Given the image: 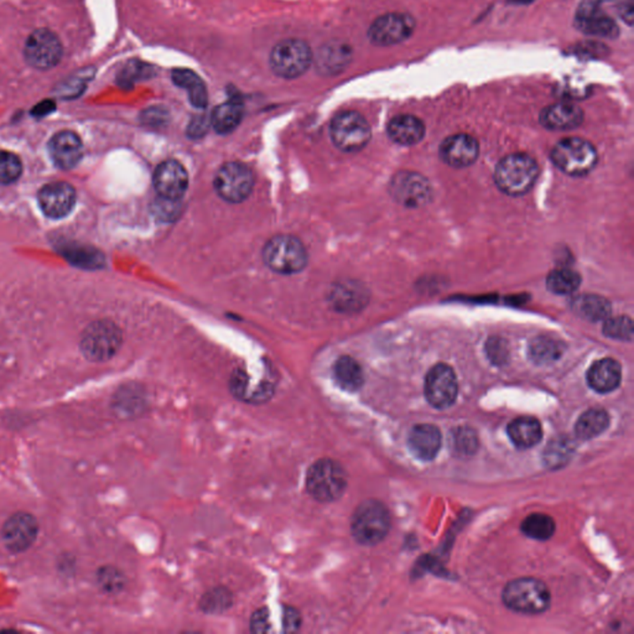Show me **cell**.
<instances>
[{"instance_id": "6da1fadb", "label": "cell", "mask_w": 634, "mask_h": 634, "mask_svg": "<svg viewBox=\"0 0 634 634\" xmlns=\"http://www.w3.org/2000/svg\"><path fill=\"white\" fill-rule=\"evenodd\" d=\"M306 491L319 503L336 502L348 487L346 468L334 459L322 458L310 466L306 472Z\"/></svg>"}, {"instance_id": "7a4b0ae2", "label": "cell", "mask_w": 634, "mask_h": 634, "mask_svg": "<svg viewBox=\"0 0 634 634\" xmlns=\"http://www.w3.org/2000/svg\"><path fill=\"white\" fill-rule=\"evenodd\" d=\"M390 530V511L377 499L360 503L351 518V534L363 546H375L383 542Z\"/></svg>"}, {"instance_id": "3957f363", "label": "cell", "mask_w": 634, "mask_h": 634, "mask_svg": "<svg viewBox=\"0 0 634 634\" xmlns=\"http://www.w3.org/2000/svg\"><path fill=\"white\" fill-rule=\"evenodd\" d=\"M539 167L527 154H511L503 158L494 171V182L506 195L527 194L536 183Z\"/></svg>"}, {"instance_id": "277c9868", "label": "cell", "mask_w": 634, "mask_h": 634, "mask_svg": "<svg viewBox=\"0 0 634 634\" xmlns=\"http://www.w3.org/2000/svg\"><path fill=\"white\" fill-rule=\"evenodd\" d=\"M503 602L506 607L519 614L537 615L548 610L552 596L543 581L522 577L511 581L505 587Z\"/></svg>"}, {"instance_id": "5b68a950", "label": "cell", "mask_w": 634, "mask_h": 634, "mask_svg": "<svg viewBox=\"0 0 634 634\" xmlns=\"http://www.w3.org/2000/svg\"><path fill=\"white\" fill-rule=\"evenodd\" d=\"M313 61L312 49L299 39H288L276 43L270 54V67L276 76L294 80L303 76Z\"/></svg>"}, {"instance_id": "8992f818", "label": "cell", "mask_w": 634, "mask_h": 634, "mask_svg": "<svg viewBox=\"0 0 634 634\" xmlns=\"http://www.w3.org/2000/svg\"><path fill=\"white\" fill-rule=\"evenodd\" d=\"M598 151L581 138L562 139L552 151L553 163L568 175L584 176L598 164Z\"/></svg>"}, {"instance_id": "52a82bcc", "label": "cell", "mask_w": 634, "mask_h": 634, "mask_svg": "<svg viewBox=\"0 0 634 634\" xmlns=\"http://www.w3.org/2000/svg\"><path fill=\"white\" fill-rule=\"evenodd\" d=\"M264 262L270 269L281 274H295L305 268V247L293 236H276L270 239L263 250Z\"/></svg>"}, {"instance_id": "ba28073f", "label": "cell", "mask_w": 634, "mask_h": 634, "mask_svg": "<svg viewBox=\"0 0 634 634\" xmlns=\"http://www.w3.org/2000/svg\"><path fill=\"white\" fill-rule=\"evenodd\" d=\"M371 127L359 112H342L331 123V138L336 147L346 153L362 151L371 139Z\"/></svg>"}, {"instance_id": "9c48e42d", "label": "cell", "mask_w": 634, "mask_h": 634, "mask_svg": "<svg viewBox=\"0 0 634 634\" xmlns=\"http://www.w3.org/2000/svg\"><path fill=\"white\" fill-rule=\"evenodd\" d=\"M64 46L58 34L50 29H37L27 37L24 46L27 64L40 71L51 70L60 64Z\"/></svg>"}, {"instance_id": "30bf717a", "label": "cell", "mask_w": 634, "mask_h": 634, "mask_svg": "<svg viewBox=\"0 0 634 634\" xmlns=\"http://www.w3.org/2000/svg\"><path fill=\"white\" fill-rule=\"evenodd\" d=\"M122 344V334L112 322H96L89 326L81 342L86 359L104 362L112 359Z\"/></svg>"}, {"instance_id": "8fae6325", "label": "cell", "mask_w": 634, "mask_h": 634, "mask_svg": "<svg viewBox=\"0 0 634 634\" xmlns=\"http://www.w3.org/2000/svg\"><path fill=\"white\" fill-rule=\"evenodd\" d=\"M254 175L250 167L242 163H228L220 167L214 177V189L223 200L238 204L251 195Z\"/></svg>"}, {"instance_id": "7c38bea8", "label": "cell", "mask_w": 634, "mask_h": 634, "mask_svg": "<svg viewBox=\"0 0 634 634\" xmlns=\"http://www.w3.org/2000/svg\"><path fill=\"white\" fill-rule=\"evenodd\" d=\"M424 393L434 408H450L459 394L458 378L452 367L444 363L434 366L425 378Z\"/></svg>"}, {"instance_id": "4fadbf2b", "label": "cell", "mask_w": 634, "mask_h": 634, "mask_svg": "<svg viewBox=\"0 0 634 634\" xmlns=\"http://www.w3.org/2000/svg\"><path fill=\"white\" fill-rule=\"evenodd\" d=\"M415 29L414 19L406 12L382 15L369 27L368 37L377 46L396 45L408 39Z\"/></svg>"}, {"instance_id": "5bb4252c", "label": "cell", "mask_w": 634, "mask_h": 634, "mask_svg": "<svg viewBox=\"0 0 634 634\" xmlns=\"http://www.w3.org/2000/svg\"><path fill=\"white\" fill-rule=\"evenodd\" d=\"M39 523L33 514L18 512L8 518L2 528V540L12 554L27 552L35 543Z\"/></svg>"}, {"instance_id": "9a60e30c", "label": "cell", "mask_w": 634, "mask_h": 634, "mask_svg": "<svg viewBox=\"0 0 634 634\" xmlns=\"http://www.w3.org/2000/svg\"><path fill=\"white\" fill-rule=\"evenodd\" d=\"M606 0H584L575 17V24L587 35L599 37H616L618 27L616 21L602 12Z\"/></svg>"}, {"instance_id": "2e32d148", "label": "cell", "mask_w": 634, "mask_h": 634, "mask_svg": "<svg viewBox=\"0 0 634 634\" xmlns=\"http://www.w3.org/2000/svg\"><path fill=\"white\" fill-rule=\"evenodd\" d=\"M154 186L160 197L180 201L188 189V173L177 161H164L155 170Z\"/></svg>"}, {"instance_id": "e0dca14e", "label": "cell", "mask_w": 634, "mask_h": 634, "mask_svg": "<svg viewBox=\"0 0 634 634\" xmlns=\"http://www.w3.org/2000/svg\"><path fill=\"white\" fill-rule=\"evenodd\" d=\"M39 202L46 216L62 219L73 211L76 204V192L66 182L49 183L40 191Z\"/></svg>"}, {"instance_id": "ac0fdd59", "label": "cell", "mask_w": 634, "mask_h": 634, "mask_svg": "<svg viewBox=\"0 0 634 634\" xmlns=\"http://www.w3.org/2000/svg\"><path fill=\"white\" fill-rule=\"evenodd\" d=\"M391 194L406 206L418 207L427 204L431 195L427 180L415 173H400L391 182Z\"/></svg>"}, {"instance_id": "d6986e66", "label": "cell", "mask_w": 634, "mask_h": 634, "mask_svg": "<svg viewBox=\"0 0 634 634\" xmlns=\"http://www.w3.org/2000/svg\"><path fill=\"white\" fill-rule=\"evenodd\" d=\"M478 153H480V147L477 141L468 135L449 136L440 148L443 160L453 167L470 166L478 158Z\"/></svg>"}, {"instance_id": "ffe728a7", "label": "cell", "mask_w": 634, "mask_h": 634, "mask_svg": "<svg viewBox=\"0 0 634 634\" xmlns=\"http://www.w3.org/2000/svg\"><path fill=\"white\" fill-rule=\"evenodd\" d=\"M49 149L54 163L65 170L76 166L83 154L80 136L70 130H64L52 136Z\"/></svg>"}, {"instance_id": "44dd1931", "label": "cell", "mask_w": 634, "mask_h": 634, "mask_svg": "<svg viewBox=\"0 0 634 634\" xmlns=\"http://www.w3.org/2000/svg\"><path fill=\"white\" fill-rule=\"evenodd\" d=\"M408 444L416 458L431 461L437 458L443 444L440 429L431 424L416 425L410 431Z\"/></svg>"}, {"instance_id": "7402d4cb", "label": "cell", "mask_w": 634, "mask_h": 634, "mask_svg": "<svg viewBox=\"0 0 634 634\" xmlns=\"http://www.w3.org/2000/svg\"><path fill=\"white\" fill-rule=\"evenodd\" d=\"M622 381V368L617 360H599L587 372V383L598 393H611L617 390Z\"/></svg>"}, {"instance_id": "603a6c76", "label": "cell", "mask_w": 634, "mask_h": 634, "mask_svg": "<svg viewBox=\"0 0 634 634\" xmlns=\"http://www.w3.org/2000/svg\"><path fill=\"white\" fill-rule=\"evenodd\" d=\"M584 120V112L577 105L555 104L544 108L540 123L550 130H570L577 128Z\"/></svg>"}, {"instance_id": "cb8c5ba5", "label": "cell", "mask_w": 634, "mask_h": 634, "mask_svg": "<svg viewBox=\"0 0 634 634\" xmlns=\"http://www.w3.org/2000/svg\"><path fill=\"white\" fill-rule=\"evenodd\" d=\"M506 433L515 447L522 450L530 449L543 439L542 424L531 416H521L509 422Z\"/></svg>"}, {"instance_id": "d4e9b609", "label": "cell", "mask_w": 634, "mask_h": 634, "mask_svg": "<svg viewBox=\"0 0 634 634\" xmlns=\"http://www.w3.org/2000/svg\"><path fill=\"white\" fill-rule=\"evenodd\" d=\"M388 135L397 144H418L424 138L425 126L419 118L403 114L394 117L388 124Z\"/></svg>"}, {"instance_id": "484cf974", "label": "cell", "mask_w": 634, "mask_h": 634, "mask_svg": "<svg viewBox=\"0 0 634 634\" xmlns=\"http://www.w3.org/2000/svg\"><path fill=\"white\" fill-rule=\"evenodd\" d=\"M351 49L344 43H329L317 51L315 62L317 70L322 74L341 73L351 61Z\"/></svg>"}, {"instance_id": "4316f807", "label": "cell", "mask_w": 634, "mask_h": 634, "mask_svg": "<svg viewBox=\"0 0 634 634\" xmlns=\"http://www.w3.org/2000/svg\"><path fill=\"white\" fill-rule=\"evenodd\" d=\"M336 383L346 391L360 390L365 384V373L356 360L350 356H342L334 366Z\"/></svg>"}, {"instance_id": "83f0119b", "label": "cell", "mask_w": 634, "mask_h": 634, "mask_svg": "<svg viewBox=\"0 0 634 634\" xmlns=\"http://www.w3.org/2000/svg\"><path fill=\"white\" fill-rule=\"evenodd\" d=\"M173 82L189 93V102L196 108L204 110L208 104L207 89L200 77L191 70L177 68L173 71Z\"/></svg>"}, {"instance_id": "f1b7e54d", "label": "cell", "mask_w": 634, "mask_h": 634, "mask_svg": "<svg viewBox=\"0 0 634 634\" xmlns=\"http://www.w3.org/2000/svg\"><path fill=\"white\" fill-rule=\"evenodd\" d=\"M242 118H244V105L241 102L231 99L214 108L211 124L220 135H228L241 124Z\"/></svg>"}, {"instance_id": "f546056e", "label": "cell", "mask_w": 634, "mask_h": 634, "mask_svg": "<svg viewBox=\"0 0 634 634\" xmlns=\"http://www.w3.org/2000/svg\"><path fill=\"white\" fill-rule=\"evenodd\" d=\"M610 425V416L604 409L586 410L575 425V434L581 440H591L604 433Z\"/></svg>"}, {"instance_id": "4dcf8cb0", "label": "cell", "mask_w": 634, "mask_h": 634, "mask_svg": "<svg viewBox=\"0 0 634 634\" xmlns=\"http://www.w3.org/2000/svg\"><path fill=\"white\" fill-rule=\"evenodd\" d=\"M575 313L590 321H601L607 319L611 313V306L607 300L596 295H584L574 300Z\"/></svg>"}, {"instance_id": "1f68e13d", "label": "cell", "mask_w": 634, "mask_h": 634, "mask_svg": "<svg viewBox=\"0 0 634 634\" xmlns=\"http://www.w3.org/2000/svg\"><path fill=\"white\" fill-rule=\"evenodd\" d=\"M235 596L227 587H213L200 599V610L206 615H220L232 607Z\"/></svg>"}, {"instance_id": "d6a6232c", "label": "cell", "mask_w": 634, "mask_h": 634, "mask_svg": "<svg viewBox=\"0 0 634 634\" xmlns=\"http://www.w3.org/2000/svg\"><path fill=\"white\" fill-rule=\"evenodd\" d=\"M554 519L548 514L536 513L524 519L522 531L525 536L536 540H548L555 533Z\"/></svg>"}, {"instance_id": "836d02e7", "label": "cell", "mask_w": 634, "mask_h": 634, "mask_svg": "<svg viewBox=\"0 0 634 634\" xmlns=\"http://www.w3.org/2000/svg\"><path fill=\"white\" fill-rule=\"evenodd\" d=\"M546 285L552 293L573 294L581 285V276L571 269H556L550 273Z\"/></svg>"}, {"instance_id": "e575fe53", "label": "cell", "mask_w": 634, "mask_h": 634, "mask_svg": "<svg viewBox=\"0 0 634 634\" xmlns=\"http://www.w3.org/2000/svg\"><path fill=\"white\" fill-rule=\"evenodd\" d=\"M564 352V346L550 337H539L531 342L530 353L534 362L545 365L558 360Z\"/></svg>"}, {"instance_id": "d590c367", "label": "cell", "mask_w": 634, "mask_h": 634, "mask_svg": "<svg viewBox=\"0 0 634 634\" xmlns=\"http://www.w3.org/2000/svg\"><path fill=\"white\" fill-rule=\"evenodd\" d=\"M573 455V445L568 439L554 440L550 444L548 450L544 452V460L550 468H559L561 465L567 464L568 460Z\"/></svg>"}, {"instance_id": "8d00e7d4", "label": "cell", "mask_w": 634, "mask_h": 634, "mask_svg": "<svg viewBox=\"0 0 634 634\" xmlns=\"http://www.w3.org/2000/svg\"><path fill=\"white\" fill-rule=\"evenodd\" d=\"M23 171L20 158L9 151H0V183H12L17 182Z\"/></svg>"}, {"instance_id": "74e56055", "label": "cell", "mask_w": 634, "mask_h": 634, "mask_svg": "<svg viewBox=\"0 0 634 634\" xmlns=\"http://www.w3.org/2000/svg\"><path fill=\"white\" fill-rule=\"evenodd\" d=\"M477 435L470 428H460L452 437V447L458 455L471 456L477 450Z\"/></svg>"}, {"instance_id": "f35d334b", "label": "cell", "mask_w": 634, "mask_h": 634, "mask_svg": "<svg viewBox=\"0 0 634 634\" xmlns=\"http://www.w3.org/2000/svg\"><path fill=\"white\" fill-rule=\"evenodd\" d=\"M604 332L608 337L616 338V340L632 341V321L626 316L614 317L605 322Z\"/></svg>"}, {"instance_id": "ab89813d", "label": "cell", "mask_w": 634, "mask_h": 634, "mask_svg": "<svg viewBox=\"0 0 634 634\" xmlns=\"http://www.w3.org/2000/svg\"><path fill=\"white\" fill-rule=\"evenodd\" d=\"M151 68H149L147 65L142 64V62L132 61L128 62L122 68L120 73H118V83L123 87H130L136 81L143 79V77H148L151 74Z\"/></svg>"}, {"instance_id": "60d3db41", "label": "cell", "mask_w": 634, "mask_h": 634, "mask_svg": "<svg viewBox=\"0 0 634 634\" xmlns=\"http://www.w3.org/2000/svg\"><path fill=\"white\" fill-rule=\"evenodd\" d=\"M301 626H303V616L300 611L294 606H282V632H299Z\"/></svg>"}, {"instance_id": "b9f144b4", "label": "cell", "mask_w": 634, "mask_h": 634, "mask_svg": "<svg viewBox=\"0 0 634 634\" xmlns=\"http://www.w3.org/2000/svg\"><path fill=\"white\" fill-rule=\"evenodd\" d=\"M99 581H101V585L104 586L108 592H117L123 589L124 577L117 568H102L101 574H99Z\"/></svg>"}, {"instance_id": "7bdbcfd3", "label": "cell", "mask_w": 634, "mask_h": 634, "mask_svg": "<svg viewBox=\"0 0 634 634\" xmlns=\"http://www.w3.org/2000/svg\"><path fill=\"white\" fill-rule=\"evenodd\" d=\"M251 632L268 633L270 632V612L268 607H260L251 614Z\"/></svg>"}, {"instance_id": "ee69618b", "label": "cell", "mask_w": 634, "mask_h": 634, "mask_svg": "<svg viewBox=\"0 0 634 634\" xmlns=\"http://www.w3.org/2000/svg\"><path fill=\"white\" fill-rule=\"evenodd\" d=\"M87 80H89V76L83 77V73H79V76L73 77L61 85L58 96L66 98L77 97L85 89Z\"/></svg>"}, {"instance_id": "f6af8a7d", "label": "cell", "mask_w": 634, "mask_h": 634, "mask_svg": "<svg viewBox=\"0 0 634 634\" xmlns=\"http://www.w3.org/2000/svg\"><path fill=\"white\" fill-rule=\"evenodd\" d=\"M180 213L179 200H169V198L160 197L155 204V214L161 220L175 219Z\"/></svg>"}, {"instance_id": "bcb514c9", "label": "cell", "mask_w": 634, "mask_h": 634, "mask_svg": "<svg viewBox=\"0 0 634 634\" xmlns=\"http://www.w3.org/2000/svg\"><path fill=\"white\" fill-rule=\"evenodd\" d=\"M335 305L340 307V309H351L354 305H359L360 294L352 290L351 288L341 287L338 290L335 291Z\"/></svg>"}, {"instance_id": "7dc6e473", "label": "cell", "mask_w": 634, "mask_h": 634, "mask_svg": "<svg viewBox=\"0 0 634 634\" xmlns=\"http://www.w3.org/2000/svg\"><path fill=\"white\" fill-rule=\"evenodd\" d=\"M207 127L208 123L206 118H195L191 124H189V135H191L192 138H200V136L205 135V133L207 132Z\"/></svg>"}, {"instance_id": "c3c4849f", "label": "cell", "mask_w": 634, "mask_h": 634, "mask_svg": "<svg viewBox=\"0 0 634 634\" xmlns=\"http://www.w3.org/2000/svg\"><path fill=\"white\" fill-rule=\"evenodd\" d=\"M164 114L158 110L148 111L144 114V122L151 124V126H158V123H163Z\"/></svg>"}, {"instance_id": "681fc988", "label": "cell", "mask_w": 634, "mask_h": 634, "mask_svg": "<svg viewBox=\"0 0 634 634\" xmlns=\"http://www.w3.org/2000/svg\"><path fill=\"white\" fill-rule=\"evenodd\" d=\"M55 110V104L52 101H45L43 102V104H40L37 105V107L34 108L33 113L35 114V116H45V114H49L50 112H52Z\"/></svg>"}, {"instance_id": "f907efd6", "label": "cell", "mask_w": 634, "mask_h": 634, "mask_svg": "<svg viewBox=\"0 0 634 634\" xmlns=\"http://www.w3.org/2000/svg\"><path fill=\"white\" fill-rule=\"evenodd\" d=\"M509 2L515 3V4H528V3H531L533 0H509Z\"/></svg>"}]
</instances>
